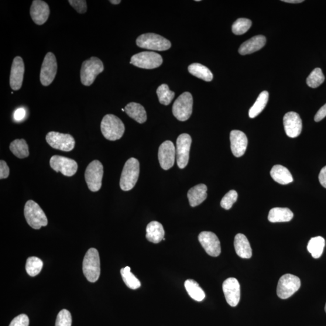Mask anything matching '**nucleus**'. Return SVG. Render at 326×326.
Listing matches in <instances>:
<instances>
[{
	"label": "nucleus",
	"mask_w": 326,
	"mask_h": 326,
	"mask_svg": "<svg viewBox=\"0 0 326 326\" xmlns=\"http://www.w3.org/2000/svg\"><path fill=\"white\" fill-rule=\"evenodd\" d=\"M101 131L106 139L116 141L121 139L124 135V123L118 117L107 114L103 118L101 125Z\"/></svg>",
	"instance_id": "nucleus-1"
},
{
	"label": "nucleus",
	"mask_w": 326,
	"mask_h": 326,
	"mask_svg": "<svg viewBox=\"0 0 326 326\" xmlns=\"http://www.w3.org/2000/svg\"><path fill=\"white\" fill-rule=\"evenodd\" d=\"M140 174V163L135 158H130L126 161L122 170L120 186L123 191L132 190L138 181Z\"/></svg>",
	"instance_id": "nucleus-2"
},
{
	"label": "nucleus",
	"mask_w": 326,
	"mask_h": 326,
	"mask_svg": "<svg viewBox=\"0 0 326 326\" xmlns=\"http://www.w3.org/2000/svg\"><path fill=\"white\" fill-rule=\"evenodd\" d=\"M83 273L88 281L91 283L97 281L101 274L100 257L97 250L91 248L88 250L83 261Z\"/></svg>",
	"instance_id": "nucleus-3"
},
{
	"label": "nucleus",
	"mask_w": 326,
	"mask_h": 326,
	"mask_svg": "<svg viewBox=\"0 0 326 326\" xmlns=\"http://www.w3.org/2000/svg\"><path fill=\"white\" fill-rule=\"evenodd\" d=\"M104 70L102 61L96 57H91L82 63L81 70V81L85 86L93 84L96 77Z\"/></svg>",
	"instance_id": "nucleus-4"
},
{
	"label": "nucleus",
	"mask_w": 326,
	"mask_h": 326,
	"mask_svg": "<svg viewBox=\"0 0 326 326\" xmlns=\"http://www.w3.org/2000/svg\"><path fill=\"white\" fill-rule=\"evenodd\" d=\"M25 216L28 224L33 229H39L42 226H46L48 224L45 213L40 206L33 200H29L26 202Z\"/></svg>",
	"instance_id": "nucleus-5"
},
{
	"label": "nucleus",
	"mask_w": 326,
	"mask_h": 326,
	"mask_svg": "<svg viewBox=\"0 0 326 326\" xmlns=\"http://www.w3.org/2000/svg\"><path fill=\"white\" fill-rule=\"evenodd\" d=\"M136 43L143 49L156 51H165L171 47L169 40L155 33L143 34L137 37Z\"/></svg>",
	"instance_id": "nucleus-6"
},
{
	"label": "nucleus",
	"mask_w": 326,
	"mask_h": 326,
	"mask_svg": "<svg viewBox=\"0 0 326 326\" xmlns=\"http://www.w3.org/2000/svg\"><path fill=\"white\" fill-rule=\"evenodd\" d=\"M104 176V166L98 160L92 161L88 164L85 172V178L88 187L91 191L101 189Z\"/></svg>",
	"instance_id": "nucleus-7"
},
{
	"label": "nucleus",
	"mask_w": 326,
	"mask_h": 326,
	"mask_svg": "<svg viewBox=\"0 0 326 326\" xmlns=\"http://www.w3.org/2000/svg\"><path fill=\"white\" fill-rule=\"evenodd\" d=\"M193 108V98L185 92L178 98L172 106L173 114L178 121L184 122L190 118Z\"/></svg>",
	"instance_id": "nucleus-8"
},
{
	"label": "nucleus",
	"mask_w": 326,
	"mask_h": 326,
	"mask_svg": "<svg viewBox=\"0 0 326 326\" xmlns=\"http://www.w3.org/2000/svg\"><path fill=\"white\" fill-rule=\"evenodd\" d=\"M301 281L298 277L287 274L281 276L278 283L277 294L281 299H287L300 289Z\"/></svg>",
	"instance_id": "nucleus-9"
},
{
	"label": "nucleus",
	"mask_w": 326,
	"mask_h": 326,
	"mask_svg": "<svg viewBox=\"0 0 326 326\" xmlns=\"http://www.w3.org/2000/svg\"><path fill=\"white\" fill-rule=\"evenodd\" d=\"M130 64L144 69H154L163 64V58L153 51H143L133 55Z\"/></svg>",
	"instance_id": "nucleus-10"
},
{
	"label": "nucleus",
	"mask_w": 326,
	"mask_h": 326,
	"mask_svg": "<svg viewBox=\"0 0 326 326\" xmlns=\"http://www.w3.org/2000/svg\"><path fill=\"white\" fill-rule=\"evenodd\" d=\"M46 139L47 143L54 149L70 152L74 148L75 140L68 133L51 131L47 133Z\"/></svg>",
	"instance_id": "nucleus-11"
},
{
	"label": "nucleus",
	"mask_w": 326,
	"mask_h": 326,
	"mask_svg": "<svg viewBox=\"0 0 326 326\" xmlns=\"http://www.w3.org/2000/svg\"><path fill=\"white\" fill-rule=\"evenodd\" d=\"M57 64L55 56L53 53L49 52L44 57L40 73L41 84L45 87L52 83L56 77Z\"/></svg>",
	"instance_id": "nucleus-12"
},
{
	"label": "nucleus",
	"mask_w": 326,
	"mask_h": 326,
	"mask_svg": "<svg viewBox=\"0 0 326 326\" xmlns=\"http://www.w3.org/2000/svg\"><path fill=\"white\" fill-rule=\"evenodd\" d=\"M191 138L187 133H182L177 140L176 156L177 165L180 169L187 166L191 145Z\"/></svg>",
	"instance_id": "nucleus-13"
},
{
	"label": "nucleus",
	"mask_w": 326,
	"mask_h": 326,
	"mask_svg": "<svg viewBox=\"0 0 326 326\" xmlns=\"http://www.w3.org/2000/svg\"><path fill=\"white\" fill-rule=\"evenodd\" d=\"M50 165L56 172L60 171L66 177L73 176L78 169L76 161L69 158L60 156H54L51 157Z\"/></svg>",
	"instance_id": "nucleus-14"
},
{
	"label": "nucleus",
	"mask_w": 326,
	"mask_h": 326,
	"mask_svg": "<svg viewBox=\"0 0 326 326\" xmlns=\"http://www.w3.org/2000/svg\"><path fill=\"white\" fill-rule=\"evenodd\" d=\"M198 240L209 256L218 257L221 253V243L215 233L202 232L198 236Z\"/></svg>",
	"instance_id": "nucleus-15"
},
{
	"label": "nucleus",
	"mask_w": 326,
	"mask_h": 326,
	"mask_svg": "<svg viewBox=\"0 0 326 326\" xmlns=\"http://www.w3.org/2000/svg\"><path fill=\"white\" fill-rule=\"evenodd\" d=\"M222 290L229 306H236L241 298V287L238 280L235 278H228L223 283Z\"/></svg>",
	"instance_id": "nucleus-16"
},
{
	"label": "nucleus",
	"mask_w": 326,
	"mask_h": 326,
	"mask_svg": "<svg viewBox=\"0 0 326 326\" xmlns=\"http://www.w3.org/2000/svg\"><path fill=\"white\" fill-rule=\"evenodd\" d=\"M176 157V148L170 141H166L160 145L159 150V160L161 168L169 170L174 165Z\"/></svg>",
	"instance_id": "nucleus-17"
},
{
	"label": "nucleus",
	"mask_w": 326,
	"mask_h": 326,
	"mask_svg": "<svg viewBox=\"0 0 326 326\" xmlns=\"http://www.w3.org/2000/svg\"><path fill=\"white\" fill-rule=\"evenodd\" d=\"M25 63L20 56H16L13 61L10 75V86L13 90L18 91L22 87Z\"/></svg>",
	"instance_id": "nucleus-18"
},
{
	"label": "nucleus",
	"mask_w": 326,
	"mask_h": 326,
	"mask_svg": "<svg viewBox=\"0 0 326 326\" xmlns=\"http://www.w3.org/2000/svg\"><path fill=\"white\" fill-rule=\"evenodd\" d=\"M283 124L286 135L291 138L299 136L302 130V121L299 114L295 112L286 113L283 118Z\"/></svg>",
	"instance_id": "nucleus-19"
},
{
	"label": "nucleus",
	"mask_w": 326,
	"mask_h": 326,
	"mask_svg": "<svg viewBox=\"0 0 326 326\" xmlns=\"http://www.w3.org/2000/svg\"><path fill=\"white\" fill-rule=\"evenodd\" d=\"M30 16L37 25L45 23L50 15V8L47 3L41 0H34L30 8Z\"/></svg>",
	"instance_id": "nucleus-20"
},
{
	"label": "nucleus",
	"mask_w": 326,
	"mask_h": 326,
	"mask_svg": "<svg viewBox=\"0 0 326 326\" xmlns=\"http://www.w3.org/2000/svg\"><path fill=\"white\" fill-rule=\"evenodd\" d=\"M231 149L236 157L244 155L248 145V139L244 133L239 130H233L231 132Z\"/></svg>",
	"instance_id": "nucleus-21"
},
{
	"label": "nucleus",
	"mask_w": 326,
	"mask_h": 326,
	"mask_svg": "<svg viewBox=\"0 0 326 326\" xmlns=\"http://www.w3.org/2000/svg\"><path fill=\"white\" fill-rule=\"evenodd\" d=\"M266 37L263 35H257L252 37L243 43L239 49V53L241 55L256 52L265 46Z\"/></svg>",
	"instance_id": "nucleus-22"
},
{
	"label": "nucleus",
	"mask_w": 326,
	"mask_h": 326,
	"mask_svg": "<svg viewBox=\"0 0 326 326\" xmlns=\"http://www.w3.org/2000/svg\"><path fill=\"white\" fill-rule=\"evenodd\" d=\"M207 187L204 184L197 185L188 191L187 197L192 207H197L203 202L207 197Z\"/></svg>",
	"instance_id": "nucleus-23"
},
{
	"label": "nucleus",
	"mask_w": 326,
	"mask_h": 326,
	"mask_svg": "<svg viewBox=\"0 0 326 326\" xmlns=\"http://www.w3.org/2000/svg\"><path fill=\"white\" fill-rule=\"evenodd\" d=\"M234 245L236 253L243 259H250L252 256V250L248 239L243 234L235 236Z\"/></svg>",
	"instance_id": "nucleus-24"
},
{
	"label": "nucleus",
	"mask_w": 326,
	"mask_h": 326,
	"mask_svg": "<svg viewBox=\"0 0 326 326\" xmlns=\"http://www.w3.org/2000/svg\"><path fill=\"white\" fill-rule=\"evenodd\" d=\"M164 229L162 224L157 221H152L147 225L146 239L154 243H160L164 238Z\"/></svg>",
	"instance_id": "nucleus-25"
},
{
	"label": "nucleus",
	"mask_w": 326,
	"mask_h": 326,
	"mask_svg": "<svg viewBox=\"0 0 326 326\" xmlns=\"http://www.w3.org/2000/svg\"><path fill=\"white\" fill-rule=\"evenodd\" d=\"M125 112L130 118L140 124L147 121V114L145 108L137 103H129L125 106Z\"/></svg>",
	"instance_id": "nucleus-26"
},
{
	"label": "nucleus",
	"mask_w": 326,
	"mask_h": 326,
	"mask_svg": "<svg viewBox=\"0 0 326 326\" xmlns=\"http://www.w3.org/2000/svg\"><path fill=\"white\" fill-rule=\"evenodd\" d=\"M270 174L273 179L280 184L286 185L293 181V177L290 170L281 165L273 166Z\"/></svg>",
	"instance_id": "nucleus-27"
},
{
	"label": "nucleus",
	"mask_w": 326,
	"mask_h": 326,
	"mask_svg": "<svg viewBox=\"0 0 326 326\" xmlns=\"http://www.w3.org/2000/svg\"><path fill=\"white\" fill-rule=\"evenodd\" d=\"M294 217L293 213L289 208L276 207L269 212V220L271 222H289Z\"/></svg>",
	"instance_id": "nucleus-28"
},
{
	"label": "nucleus",
	"mask_w": 326,
	"mask_h": 326,
	"mask_svg": "<svg viewBox=\"0 0 326 326\" xmlns=\"http://www.w3.org/2000/svg\"><path fill=\"white\" fill-rule=\"evenodd\" d=\"M188 70L194 76L205 81L210 82L214 78L211 71L201 64L195 63L190 65L188 67Z\"/></svg>",
	"instance_id": "nucleus-29"
},
{
	"label": "nucleus",
	"mask_w": 326,
	"mask_h": 326,
	"mask_svg": "<svg viewBox=\"0 0 326 326\" xmlns=\"http://www.w3.org/2000/svg\"><path fill=\"white\" fill-rule=\"evenodd\" d=\"M184 286L189 296L195 301H201L205 297L204 291L199 285L197 281L188 279L185 281Z\"/></svg>",
	"instance_id": "nucleus-30"
},
{
	"label": "nucleus",
	"mask_w": 326,
	"mask_h": 326,
	"mask_svg": "<svg viewBox=\"0 0 326 326\" xmlns=\"http://www.w3.org/2000/svg\"><path fill=\"white\" fill-rule=\"evenodd\" d=\"M10 150L19 159H25L29 156V146L24 139H16L10 143Z\"/></svg>",
	"instance_id": "nucleus-31"
},
{
	"label": "nucleus",
	"mask_w": 326,
	"mask_h": 326,
	"mask_svg": "<svg viewBox=\"0 0 326 326\" xmlns=\"http://www.w3.org/2000/svg\"><path fill=\"white\" fill-rule=\"evenodd\" d=\"M325 246V240L321 236L312 238L308 245V250L314 259L320 258L323 253Z\"/></svg>",
	"instance_id": "nucleus-32"
},
{
	"label": "nucleus",
	"mask_w": 326,
	"mask_h": 326,
	"mask_svg": "<svg viewBox=\"0 0 326 326\" xmlns=\"http://www.w3.org/2000/svg\"><path fill=\"white\" fill-rule=\"evenodd\" d=\"M269 93L266 91L261 92L259 97L257 98L255 104L250 108L249 111V117L250 118H255L256 117L260 114L266 106L269 101Z\"/></svg>",
	"instance_id": "nucleus-33"
},
{
	"label": "nucleus",
	"mask_w": 326,
	"mask_h": 326,
	"mask_svg": "<svg viewBox=\"0 0 326 326\" xmlns=\"http://www.w3.org/2000/svg\"><path fill=\"white\" fill-rule=\"evenodd\" d=\"M121 274L123 281L130 289L137 290L141 286L140 281L130 272V267L126 266L121 270Z\"/></svg>",
	"instance_id": "nucleus-34"
},
{
	"label": "nucleus",
	"mask_w": 326,
	"mask_h": 326,
	"mask_svg": "<svg viewBox=\"0 0 326 326\" xmlns=\"http://www.w3.org/2000/svg\"><path fill=\"white\" fill-rule=\"evenodd\" d=\"M43 262L39 257H30L27 260L26 270L31 277H35L40 273L43 269Z\"/></svg>",
	"instance_id": "nucleus-35"
},
{
	"label": "nucleus",
	"mask_w": 326,
	"mask_h": 326,
	"mask_svg": "<svg viewBox=\"0 0 326 326\" xmlns=\"http://www.w3.org/2000/svg\"><path fill=\"white\" fill-rule=\"evenodd\" d=\"M157 94L160 104L169 105L175 97V92L169 90L166 84H162L157 90Z\"/></svg>",
	"instance_id": "nucleus-36"
},
{
	"label": "nucleus",
	"mask_w": 326,
	"mask_h": 326,
	"mask_svg": "<svg viewBox=\"0 0 326 326\" xmlns=\"http://www.w3.org/2000/svg\"><path fill=\"white\" fill-rule=\"evenodd\" d=\"M325 78L322 71L320 68H315L311 72V73L307 78L306 83L309 87L315 88L323 83Z\"/></svg>",
	"instance_id": "nucleus-37"
},
{
	"label": "nucleus",
	"mask_w": 326,
	"mask_h": 326,
	"mask_svg": "<svg viewBox=\"0 0 326 326\" xmlns=\"http://www.w3.org/2000/svg\"><path fill=\"white\" fill-rule=\"evenodd\" d=\"M252 21L247 18H239L233 23L232 31L236 35H241L245 33L252 27Z\"/></svg>",
	"instance_id": "nucleus-38"
},
{
	"label": "nucleus",
	"mask_w": 326,
	"mask_h": 326,
	"mask_svg": "<svg viewBox=\"0 0 326 326\" xmlns=\"http://www.w3.org/2000/svg\"><path fill=\"white\" fill-rule=\"evenodd\" d=\"M238 195L236 191L234 190L229 191L222 199L221 207L225 210H229L238 200Z\"/></svg>",
	"instance_id": "nucleus-39"
},
{
	"label": "nucleus",
	"mask_w": 326,
	"mask_h": 326,
	"mask_svg": "<svg viewBox=\"0 0 326 326\" xmlns=\"http://www.w3.org/2000/svg\"><path fill=\"white\" fill-rule=\"evenodd\" d=\"M72 318L70 312L67 310H63L58 314L55 326H71Z\"/></svg>",
	"instance_id": "nucleus-40"
},
{
	"label": "nucleus",
	"mask_w": 326,
	"mask_h": 326,
	"mask_svg": "<svg viewBox=\"0 0 326 326\" xmlns=\"http://www.w3.org/2000/svg\"><path fill=\"white\" fill-rule=\"evenodd\" d=\"M68 3L78 13H85L87 12V2L84 0H69Z\"/></svg>",
	"instance_id": "nucleus-41"
},
{
	"label": "nucleus",
	"mask_w": 326,
	"mask_h": 326,
	"mask_svg": "<svg viewBox=\"0 0 326 326\" xmlns=\"http://www.w3.org/2000/svg\"><path fill=\"white\" fill-rule=\"evenodd\" d=\"M29 318L26 314H21L10 322L9 326H29Z\"/></svg>",
	"instance_id": "nucleus-42"
},
{
	"label": "nucleus",
	"mask_w": 326,
	"mask_h": 326,
	"mask_svg": "<svg viewBox=\"0 0 326 326\" xmlns=\"http://www.w3.org/2000/svg\"><path fill=\"white\" fill-rule=\"evenodd\" d=\"M9 176V168L4 160L0 161V179H6Z\"/></svg>",
	"instance_id": "nucleus-43"
},
{
	"label": "nucleus",
	"mask_w": 326,
	"mask_h": 326,
	"mask_svg": "<svg viewBox=\"0 0 326 326\" xmlns=\"http://www.w3.org/2000/svg\"><path fill=\"white\" fill-rule=\"evenodd\" d=\"M26 111L25 109L20 108L17 109L13 114V119L16 122H21L25 118Z\"/></svg>",
	"instance_id": "nucleus-44"
},
{
	"label": "nucleus",
	"mask_w": 326,
	"mask_h": 326,
	"mask_svg": "<svg viewBox=\"0 0 326 326\" xmlns=\"http://www.w3.org/2000/svg\"><path fill=\"white\" fill-rule=\"evenodd\" d=\"M326 117V104L322 106V107L319 109L318 111L317 112L316 115H315L314 120L315 122H318L322 121V119H324Z\"/></svg>",
	"instance_id": "nucleus-45"
},
{
	"label": "nucleus",
	"mask_w": 326,
	"mask_h": 326,
	"mask_svg": "<svg viewBox=\"0 0 326 326\" xmlns=\"http://www.w3.org/2000/svg\"><path fill=\"white\" fill-rule=\"evenodd\" d=\"M318 178L321 186L326 188V166L321 170Z\"/></svg>",
	"instance_id": "nucleus-46"
},
{
	"label": "nucleus",
	"mask_w": 326,
	"mask_h": 326,
	"mask_svg": "<svg viewBox=\"0 0 326 326\" xmlns=\"http://www.w3.org/2000/svg\"><path fill=\"white\" fill-rule=\"evenodd\" d=\"M282 2L288 3H293V4H297V3L303 2V0H283Z\"/></svg>",
	"instance_id": "nucleus-47"
},
{
	"label": "nucleus",
	"mask_w": 326,
	"mask_h": 326,
	"mask_svg": "<svg viewBox=\"0 0 326 326\" xmlns=\"http://www.w3.org/2000/svg\"><path fill=\"white\" fill-rule=\"evenodd\" d=\"M109 2L112 3L113 5H119L121 3V0H110Z\"/></svg>",
	"instance_id": "nucleus-48"
},
{
	"label": "nucleus",
	"mask_w": 326,
	"mask_h": 326,
	"mask_svg": "<svg viewBox=\"0 0 326 326\" xmlns=\"http://www.w3.org/2000/svg\"><path fill=\"white\" fill-rule=\"evenodd\" d=\"M122 111H125V109H122Z\"/></svg>",
	"instance_id": "nucleus-49"
},
{
	"label": "nucleus",
	"mask_w": 326,
	"mask_h": 326,
	"mask_svg": "<svg viewBox=\"0 0 326 326\" xmlns=\"http://www.w3.org/2000/svg\"><path fill=\"white\" fill-rule=\"evenodd\" d=\"M325 311L326 312V304H325Z\"/></svg>",
	"instance_id": "nucleus-50"
}]
</instances>
